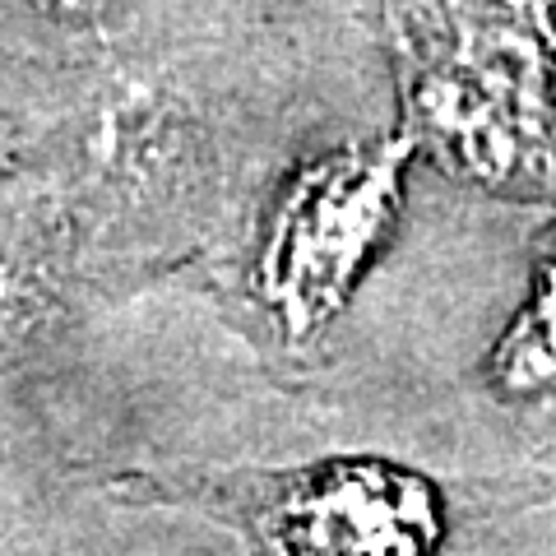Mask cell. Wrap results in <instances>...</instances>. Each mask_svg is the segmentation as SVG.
Wrapping results in <instances>:
<instances>
[{
	"mask_svg": "<svg viewBox=\"0 0 556 556\" xmlns=\"http://www.w3.org/2000/svg\"><path fill=\"white\" fill-rule=\"evenodd\" d=\"M121 0H28L33 14H42L51 24H65V28H79V24H98L102 14H112Z\"/></svg>",
	"mask_w": 556,
	"mask_h": 556,
	"instance_id": "277c9868",
	"label": "cell"
},
{
	"mask_svg": "<svg viewBox=\"0 0 556 556\" xmlns=\"http://www.w3.org/2000/svg\"><path fill=\"white\" fill-rule=\"evenodd\" d=\"M408 139L343 149L311 163L274 208L255 288L292 339L316 329L348 302L380 237L394 223Z\"/></svg>",
	"mask_w": 556,
	"mask_h": 556,
	"instance_id": "7a4b0ae2",
	"label": "cell"
},
{
	"mask_svg": "<svg viewBox=\"0 0 556 556\" xmlns=\"http://www.w3.org/2000/svg\"><path fill=\"white\" fill-rule=\"evenodd\" d=\"M204 506L232 519L255 556H431L445 529L437 486L376 459L218 478Z\"/></svg>",
	"mask_w": 556,
	"mask_h": 556,
	"instance_id": "6da1fadb",
	"label": "cell"
},
{
	"mask_svg": "<svg viewBox=\"0 0 556 556\" xmlns=\"http://www.w3.org/2000/svg\"><path fill=\"white\" fill-rule=\"evenodd\" d=\"M501 353H510V371L515 376H547V371H556V269H552L547 292L533 306V316L510 339V348H501Z\"/></svg>",
	"mask_w": 556,
	"mask_h": 556,
	"instance_id": "3957f363",
	"label": "cell"
}]
</instances>
